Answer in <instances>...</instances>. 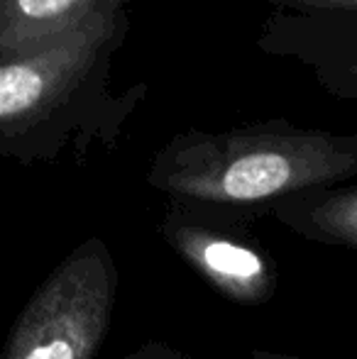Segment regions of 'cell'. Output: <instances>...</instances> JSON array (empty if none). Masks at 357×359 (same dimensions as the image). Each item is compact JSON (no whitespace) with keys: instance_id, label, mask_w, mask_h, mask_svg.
Returning a JSON list of instances; mask_svg holds the SVG:
<instances>
[{"instance_id":"obj_1","label":"cell","mask_w":357,"mask_h":359,"mask_svg":"<svg viewBox=\"0 0 357 359\" xmlns=\"http://www.w3.org/2000/svg\"><path fill=\"white\" fill-rule=\"evenodd\" d=\"M130 0L44 49L0 59V156L25 166L115 151L147 83L115 90L113 64L130 34Z\"/></svg>"},{"instance_id":"obj_2","label":"cell","mask_w":357,"mask_h":359,"mask_svg":"<svg viewBox=\"0 0 357 359\" xmlns=\"http://www.w3.org/2000/svg\"><path fill=\"white\" fill-rule=\"evenodd\" d=\"M357 179V133L286 118L228 130H184L157 149L147 184L184 208L252 230L279 201Z\"/></svg>"},{"instance_id":"obj_3","label":"cell","mask_w":357,"mask_h":359,"mask_svg":"<svg viewBox=\"0 0 357 359\" xmlns=\"http://www.w3.org/2000/svg\"><path fill=\"white\" fill-rule=\"evenodd\" d=\"M118 262L103 237L76 245L27 298L0 359H95L118 306Z\"/></svg>"},{"instance_id":"obj_4","label":"cell","mask_w":357,"mask_h":359,"mask_svg":"<svg viewBox=\"0 0 357 359\" xmlns=\"http://www.w3.org/2000/svg\"><path fill=\"white\" fill-rule=\"evenodd\" d=\"M159 235L167 247L215 293L235 306H264L276 293V266L252 240V230L233 227L198 210L167 203Z\"/></svg>"},{"instance_id":"obj_5","label":"cell","mask_w":357,"mask_h":359,"mask_svg":"<svg viewBox=\"0 0 357 359\" xmlns=\"http://www.w3.org/2000/svg\"><path fill=\"white\" fill-rule=\"evenodd\" d=\"M255 44L269 57L306 67L330 98L357 105V15L271 10Z\"/></svg>"},{"instance_id":"obj_6","label":"cell","mask_w":357,"mask_h":359,"mask_svg":"<svg viewBox=\"0 0 357 359\" xmlns=\"http://www.w3.org/2000/svg\"><path fill=\"white\" fill-rule=\"evenodd\" d=\"M115 0H0V59L44 49L86 27Z\"/></svg>"},{"instance_id":"obj_7","label":"cell","mask_w":357,"mask_h":359,"mask_svg":"<svg viewBox=\"0 0 357 359\" xmlns=\"http://www.w3.org/2000/svg\"><path fill=\"white\" fill-rule=\"evenodd\" d=\"M269 215L304 240L357 252V184L353 181L289 196Z\"/></svg>"},{"instance_id":"obj_8","label":"cell","mask_w":357,"mask_h":359,"mask_svg":"<svg viewBox=\"0 0 357 359\" xmlns=\"http://www.w3.org/2000/svg\"><path fill=\"white\" fill-rule=\"evenodd\" d=\"M252 3L269 5L279 13L296 15H321V13H345L357 15V0H252Z\"/></svg>"},{"instance_id":"obj_9","label":"cell","mask_w":357,"mask_h":359,"mask_svg":"<svg viewBox=\"0 0 357 359\" xmlns=\"http://www.w3.org/2000/svg\"><path fill=\"white\" fill-rule=\"evenodd\" d=\"M120 359H194V357L177 350V347H172L164 340H147L137 350L128 352V355H123Z\"/></svg>"},{"instance_id":"obj_10","label":"cell","mask_w":357,"mask_h":359,"mask_svg":"<svg viewBox=\"0 0 357 359\" xmlns=\"http://www.w3.org/2000/svg\"><path fill=\"white\" fill-rule=\"evenodd\" d=\"M252 359H306V357H294V355H279V352H267V350H255Z\"/></svg>"}]
</instances>
